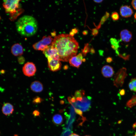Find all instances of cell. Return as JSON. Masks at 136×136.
Segmentation results:
<instances>
[{
    "instance_id": "obj_32",
    "label": "cell",
    "mask_w": 136,
    "mask_h": 136,
    "mask_svg": "<svg viewBox=\"0 0 136 136\" xmlns=\"http://www.w3.org/2000/svg\"><path fill=\"white\" fill-rule=\"evenodd\" d=\"M88 31L87 30H84L83 31L82 33L84 35H86L88 34Z\"/></svg>"
},
{
    "instance_id": "obj_30",
    "label": "cell",
    "mask_w": 136,
    "mask_h": 136,
    "mask_svg": "<svg viewBox=\"0 0 136 136\" xmlns=\"http://www.w3.org/2000/svg\"><path fill=\"white\" fill-rule=\"evenodd\" d=\"M71 31H72L75 34L76 33L78 32L77 29L76 28L73 29Z\"/></svg>"
},
{
    "instance_id": "obj_28",
    "label": "cell",
    "mask_w": 136,
    "mask_h": 136,
    "mask_svg": "<svg viewBox=\"0 0 136 136\" xmlns=\"http://www.w3.org/2000/svg\"><path fill=\"white\" fill-rule=\"evenodd\" d=\"M106 61L108 63H111L113 61V60L112 58L109 57L106 59Z\"/></svg>"
},
{
    "instance_id": "obj_2",
    "label": "cell",
    "mask_w": 136,
    "mask_h": 136,
    "mask_svg": "<svg viewBox=\"0 0 136 136\" xmlns=\"http://www.w3.org/2000/svg\"><path fill=\"white\" fill-rule=\"evenodd\" d=\"M17 32L22 36L29 37L37 32L38 24L36 19L32 16L25 15L20 17L16 23Z\"/></svg>"
},
{
    "instance_id": "obj_11",
    "label": "cell",
    "mask_w": 136,
    "mask_h": 136,
    "mask_svg": "<svg viewBox=\"0 0 136 136\" xmlns=\"http://www.w3.org/2000/svg\"><path fill=\"white\" fill-rule=\"evenodd\" d=\"M133 13L132 10L128 6H122L120 8V14L121 16L123 17L127 18L130 17Z\"/></svg>"
},
{
    "instance_id": "obj_14",
    "label": "cell",
    "mask_w": 136,
    "mask_h": 136,
    "mask_svg": "<svg viewBox=\"0 0 136 136\" xmlns=\"http://www.w3.org/2000/svg\"><path fill=\"white\" fill-rule=\"evenodd\" d=\"M31 90L35 92H40L42 91L43 89L42 84L39 81H35L32 82L30 85Z\"/></svg>"
},
{
    "instance_id": "obj_19",
    "label": "cell",
    "mask_w": 136,
    "mask_h": 136,
    "mask_svg": "<svg viewBox=\"0 0 136 136\" xmlns=\"http://www.w3.org/2000/svg\"><path fill=\"white\" fill-rule=\"evenodd\" d=\"M110 42L112 45L114 46L116 48V50L119 47V41L115 38H111L110 40Z\"/></svg>"
},
{
    "instance_id": "obj_8",
    "label": "cell",
    "mask_w": 136,
    "mask_h": 136,
    "mask_svg": "<svg viewBox=\"0 0 136 136\" xmlns=\"http://www.w3.org/2000/svg\"><path fill=\"white\" fill-rule=\"evenodd\" d=\"M48 66L50 70L55 72L60 70L61 64L59 60L49 57L47 58Z\"/></svg>"
},
{
    "instance_id": "obj_43",
    "label": "cell",
    "mask_w": 136,
    "mask_h": 136,
    "mask_svg": "<svg viewBox=\"0 0 136 136\" xmlns=\"http://www.w3.org/2000/svg\"><path fill=\"white\" fill-rule=\"evenodd\" d=\"M15 136H18V135H15Z\"/></svg>"
},
{
    "instance_id": "obj_17",
    "label": "cell",
    "mask_w": 136,
    "mask_h": 136,
    "mask_svg": "<svg viewBox=\"0 0 136 136\" xmlns=\"http://www.w3.org/2000/svg\"><path fill=\"white\" fill-rule=\"evenodd\" d=\"M136 105V94L133 95L131 98L127 102L126 106L127 107L131 108Z\"/></svg>"
},
{
    "instance_id": "obj_33",
    "label": "cell",
    "mask_w": 136,
    "mask_h": 136,
    "mask_svg": "<svg viewBox=\"0 0 136 136\" xmlns=\"http://www.w3.org/2000/svg\"><path fill=\"white\" fill-rule=\"evenodd\" d=\"M103 1L102 0H93V1L97 3H100L101 2Z\"/></svg>"
},
{
    "instance_id": "obj_6",
    "label": "cell",
    "mask_w": 136,
    "mask_h": 136,
    "mask_svg": "<svg viewBox=\"0 0 136 136\" xmlns=\"http://www.w3.org/2000/svg\"><path fill=\"white\" fill-rule=\"evenodd\" d=\"M22 71L25 76L28 77L32 76L35 75L36 72V67L33 63L28 62L23 66Z\"/></svg>"
},
{
    "instance_id": "obj_26",
    "label": "cell",
    "mask_w": 136,
    "mask_h": 136,
    "mask_svg": "<svg viewBox=\"0 0 136 136\" xmlns=\"http://www.w3.org/2000/svg\"><path fill=\"white\" fill-rule=\"evenodd\" d=\"M98 33V30L97 29H93L92 30V34L94 36L97 35Z\"/></svg>"
},
{
    "instance_id": "obj_5",
    "label": "cell",
    "mask_w": 136,
    "mask_h": 136,
    "mask_svg": "<svg viewBox=\"0 0 136 136\" xmlns=\"http://www.w3.org/2000/svg\"><path fill=\"white\" fill-rule=\"evenodd\" d=\"M52 38L50 36H44L41 40L33 44V47L36 50L43 51L52 44Z\"/></svg>"
},
{
    "instance_id": "obj_4",
    "label": "cell",
    "mask_w": 136,
    "mask_h": 136,
    "mask_svg": "<svg viewBox=\"0 0 136 136\" xmlns=\"http://www.w3.org/2000/svg\"><path fill=\"white\" fill-rule=\"evenodd\" d=\"M20 1L14 0L4 1L3 6L6 12L11 14L16 13L19 7Z\"/></svg>"
},
{
    "instance_id": "obj_40",
    "label": "cell",
    "mask_w": 136,
    "mask_h": 136,
    "mask_svg": "<svg viewBox=\"0 0 136 136\" xmlns=\"http://www.w3.org/2000/svg\"><path fill=\"white\" fill-rule=\"evenodd\" d=\"M121 121L120 120V121H118V123H121Z\"/></svg>"
},
{
    "instance_id": "obj_16",
    "label": "cell",
    "mask_w": 136,
    "mask_h": 136,
    "mask_svg": "<svg viewBox=\"0 0 136 136\" xmlns=\"http://www.w3.org/2000/svg\"><path fill=\"white\" fill-rule=\"evenodd\" d=\"M52 121L53 124L57 126L61 124L63 121L62 116L59 114H56L53 116L52 119Z\"/></svg>"
},
{
    "instance_id": "obj_35",
    "label": "cell",
    "mask_w": 136,
    "mask_h": 136,
    "mask_svg": "<svg viewBox=\"0 0 136 136\" xmlns=\"http://www.w3.org/2000/svg\"><path fill=\"white\" fill-rule=\"evenodd\" d=\"M74 35L75 34L72 31L70 32V35L72 37H73Z\"/></svg>"
},
{
    "instance_id": "obj_3",
    "label": "cell",
    "mask_w": 136,
    "mask_h": 136,
    "mask_svg": "<svg viewBox=\"0 0 136 136\" xmlns=\"http://www.w3.org/2000/svg\"><path fill=\"white\" fill-rule=\"evenodd\" d=\"M127 76V69L123 67L119 69L114 76V85L118 88L122 86L126 77Z\"/></svg>"
},
{
    "instance_id": "obj_18",
    "label": "cell",
    "mask_w": 136,
    "mask_h": 136,
    "mask_svg": "<svg viewBox=\"0 0 136 136\" xmlns=\"http://www.w3.org/2000/svg\"><path fill=\"white\" fill-rule=\"evenodd\" d=\"M128 86L131 91L136 92V78H132L131 79Z\"/></svg>"
},
{
    "instance_id": "obj_12",
    "label": "cell",
    "mask_w": 136,
    "mask_h": 136,
    "mask_svg": "<svg viewBox=\"0 0 136 136\" xmlns=\"http://www.w3.org/2000/svg\"><path fill=\"white\" fill-rule=\"evenodd\" d=\"M11 52L15 56L22 55L23 53V48L21 45L18 43L14 44L11 48Z\"/></svg>"
},
{
    "instance_id": "obj_15",
    "label": "cell",
    "mask_w": 136,
    "mask_h": 136,
    "mask_svg": "<svg viewBox=\"0 0 136 136\" xmlns=\"http://www.w3.org/2000/svg\"><path fill=\"white\" fill-rule=\"evenodd\" d=\"M14 110L13 106L9 103L5 104L3 106L2 111L3 113L6 115L12 114Z\"/></svg>"
},
{
    "instance_id": "obj_34",
    "label": "cell",
    "mask_w": 136,
    "mask_h": 136,
    "mask_svg": "<svg viewBox=\"0 0 136 136\" xmlns=\"http://www.w3.org/2000/svg\"><path fill=\"white\" fill-rule=\"evenodd\" d=\"M90 51L92 53H94L95 52V50L93 48H91L90 49Z\"/></svg>"
},
{
    "instance_id": "obj_9",
    "label": "cell",
    "mask_w": 136,
    "mask_h": 136,
    "mask_svg": "<svg viewBox=\"0 0 136 136\" xmlns=\"http://www.w3.org/2000/svg\"><path fill=\"white\" fill-rule=\"evenodd\" d=\"M83 59L82 54L79 53L77 55L72 57L69 60L71 66L78 68L82 63Z\"/></svg>"
},
{
    "instance_id": "obj_42",
    "label": "cell",
    "mask_w": 136,
    "mask_h": 136,
    "mask_svg": "<svg viewBox=\"0 0 136 136\" xmlns=\"http://www.w3.org/2000/svg\"><path fill=\"white\" fill-rule=\"evenodd\" d=\"M84 136H91L89 135H85Z\"/></svg>"
},
{
    "instance_id": "obj_27",
    "label": "cell",
    "mask_w": 136,
    "mask_h": 136,
    "mask_svg": "<svg viewBox=\"0 0 136 136\" xmlns=\"http://www.w3.org/2000/svg\"><path fill=\"white\" fill-rule=\"evenodd\" d=\"M131 4L133 8L136 10V0H134L132 1Z\"/></svg>"
},
{
    "instance_id": "obj_36",
    "label": "cell",
    "mask_w": 136,
    "mask_h": 136,
    "mask_svg": "<svg viewBox=\"0 0 136 136\" xmlns=\"http://www.w3.org/2000/svg\"><path fill=\"white\" fill-rule=\"evenodd\" d=\"M136 127V122L133 124L132 126L133 128V129H134V128Z\"/></svg>"
},
{
    "instance_id": "obj_10",
    "label": "cell",
    "mask_w": 136,
    "mask_h": 136,
    "mask_svg": "<svg viewBox=\"0 0 136 136\" xmlns=\"http://www.w3.org/2000/svg\"><path fill=\"white\" fill-rule=\"evenodd\" d=\"M101 73L104 77L109 78L113 76L114 71L112 67L109 65H106L102 68Z\"/></svg>"
},
{
    "instance_id": "obj_38",
    "label": "cell",
    "mask_w": 136,
    "mask_h": 136,
    "mask_svg": "<svg viewBox=\"0 0 136 136\" xmlns=\"http://www.w3.org/2000/svg\"><path fill=\"white\" fill-rule=\"evenodd\" d=\"M134 17L135 19H136V12L135 13L134 15Z\"/></svg>"
},
{
    "instance_id": "obj_41",
    "label": "cell",
    "mask_w": 136,
    "mask_h": 136,
    "mask_svg": "<svg viewBox=\"0 0 136 136\" xmlns=\"http://www.w3.org/2000/svg\"><path fill=\"white\" fill-rule=\"evenodd\" d=\"M132 136H136V132H135V134L133 135Z\"/></svg>"
},
{
    "instance_id": "obj_7",
    "label": "cell",
    "mask_w": 136,
    "mask_h": 136,
    "mask_svg": "<svg viewBox=\"0 0 136 136\" xmlns=\"http://www.w3.org/2000/svg\"><path fill=\"white\" fill-rule=\"evenodd\" d=\"M43 52L47 58L49 57L60 61L57 50L51 45L49 46L43 51Z\"/></svg>"
},
{
    "instance_id": "obj_1",
    "label": "cell",
    "mask_w": 136,
    "mask_h": 136,
    "mask_svg": "<svg viewBox=\"0 0 136 136\" xmlns=\"http://www.w3.org/2000/svg\"><path fill=\"white\" fill-rule=\"evenodd\" d=\"M51 45L57 50L60 61L66 62L76 54L79 47L73 37L65 34L56 36Z\"/></svg>"
},
{
    "instance_id": "obj_31",
    "label": "cell",
    "mask_w": 136,
    "mask_h": 136,
    "mask_svg": "<svg viewBox=\"0 0 136 136\" xmlns=\"http://www.w3.org/2000/svg\"><path fill=\"white\" fill-rule=\"evenodd\" d=\"M69 136H80L77 134L75 133H73L71 134Z\"/></svg>"
},
{
    "instance_id": "obj_25",
    "label": "cell",
    "mask_w": 136,
    "mask_h": 136,
    "mask_svg": "<svg viewBox=\"0 0 136 136\" xmlns=\"http://www.w3.org/2000/svg\"><path fill=\"white\" fill-rule=\"evenodd\" d=\"M19 62L20 64L23 63L24 61V58L23 57H19L18 59Z\"/></svg>"
},
{
    "instance_id": "obj_21",
    "label": "cell",
    "mask_w": 136,
    "mask_h": 136,
    "mask_svg": "<svg viewBox=\"0 0 136 136\" xmlns=\"http://www.w3.org/2000/svg\"><path fill=\"white\" fill-rule=\"evenodd\" d=\"M90 51V47L89 45L87 43L85 44L84 47L83 49H82V53L85 56Z\"/></svg>"
},
{
    "instance_id": "obj_39",
    "label": "cell",
    "mask_w": 136,
    "mask_h": 136,
    "mask_svg": "<svg viewBox=\"0 0 136 136\" xmlns=\"http://www.w3.org/2000/svg\"><path fill=\"white\" fill-rule=\"evenodd\" d=\"M85 61H86V59H85V58L83 59V60H82L83 61L85 62Z\"/></svg>"
},
{
    "instance_id": "obj_24",
    "label": "cell",
    "mask_w": 136,
    "mask_h": 136,
    "mask_svg": "<svg viewBox=\"0 0 136 136\" xmlns=\"http://www.w3.org/2000/svg\"><path fill=\"white\" fill-rule=\"evenodd\" d=\"M40 114L39 111L37 110L34 111L32 113V115L35 117L39 116Z\"/></svg>"
},
{
    "instance_id": "obj_20",
    "label": "cell",
    "mask_w": 136,
    "mask_h": 136,
    "mask_svg": "<svg viewBox=\"0 0 136 136\" xmlns=\"http://www.w3.org/2000/svg\"><path fill=\"white\" fill-rule=\"evenodd\" d=\"M85 94L84 91L83 90L76 91L75 93V98L78 97H83Z\"/></svg>"
},
{
    "instance_id": "obj_37",
    "label": "cell",
    "mask_w": 136,
    "mask_h": 136,
    "mask_svg": "<svg viewBox=\"0 0 136 136\" xmlns=\"http://www.w3.org/2000/svg\"><path fill=\"white\" fill-rule=\"evenodd\" d=\"M68 68V66L67 65H65L64 66V69L65 70H66Z\"/></svg>"
},
{
    "instance_id": "obj_29",
    "label": "cell",
    "mask_w": 136,
    "mask_h": 136,
    "mask_svg": "<svg viewBox=\"0 0 136 136\" xmlns=\"http://www.w3.org/2000/svg\"><path fill=\"white\" fill-rule=\"evenodd\" d=\"M119 92L121 95H124L125 93V91L124 89H122Z\"/></svg>"
},
{
    "instance_id": "obj_22",
    "label": "cell",
    "mask_w": 136,
    "mask_h": 136,
    "mask_svg": "<svg viewBox=\"0 0 136 136\" xmlns=\"http://www.w3.org/2000/svg\"><path fill=\"white\" fill-rule=\"evenodd\" d=\"M43 100V99L40 97H36L33 99L32 102L35 104H38L41 103Z\"/></svg>"
},
{
    "instance_id": "obj_23",
    "label": "cell",
    "mask_w": 136,
    "mask_h": 136,
    "mask_svg": "<svg viewBox=\"0 0 136 136\" xmlns=\"http://www.w3.org/2000/svg\"><path fill=\"white\" fill-rule=\"evenodd\" d=\"M111 17L113 20H118L119 18V15L118 13L116 12H113L111 15Z\"/></svg>"
},
{
    "instance_id": "obj_13",
    "label": "cell",
    "mask_w": 136,
    "mask_h": 136,
    "mask_svg": "<svg viewBox=\"0 0 136 136\" xmlns=\"http://www.w3.org/2000/svg\"><path fill=\"white\" fill-rule=\"evenodd\" d=\"M120 36L122 40L126 42H129L132 38L131 33L126 29L121 31L120 32Z\"/></svg>"
}]
</instances>
